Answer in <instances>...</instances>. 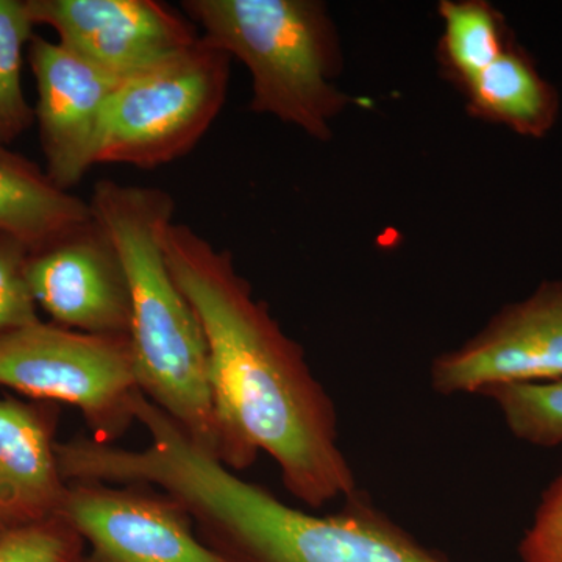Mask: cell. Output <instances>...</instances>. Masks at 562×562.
I'll return each mask as SVG.
<instances>
[{
	"label": "cell",
	"mask_w": 562,
	"mask_h": 562,
	"mask_svg": "<svg viewBox=\"0 0 562 562\" xmlns=\"http://www.w3.org/2000/svg\"><path fill=\"white\" fill-rule=\"evenodd\" d=\"M165 254L209 344L222 464L244 471L265 452L279 465L284 490L313 509L355 494L335 403L314 379L301 344L255 297L231 251L172 222Z\"/></svg>",
	"instance_id": "obj_1"
},
{
	"label": "cell",
	"mask_w": 562,
	"mask_h": 562,
	"mask_svg": "<svg viewBox=\"0 0 562 562\" xmlns=\"http://www.w3.org/2000/svg\"><path fill=\"white\" fill-rule=\"evenodd\" d=\"M146 449H114L106 469L117 484L157 486L183 506L210 549L231 562H452L376 508L366 492L338 513L288 506L199 449L160 408L140 413Z\"/></svg>",
	"instance_id": "obj_2"
},
{
	"label": "cell",
	"mask_w": 562,
	"mask_h": 562,
	"mask_svg": "<svg viewBox=\"0 0 562 562\" xmlns=\"http://www.w3.org/2000/svg\"><path fill=\"white\" fill-rule=\"evenodd\" d=\"M92 222L116 251L131 299V338L139 391L222 462L224 441L205 333L166 261L165 235L176 201L158 188L99 180Z\"/></svg>",
	"instance_id": "obj_3"
},
{
	"label": "cell",
	"mask_w": 562,
	"mask_h": 562,
	"mask_svg": "<svg viewBox=\"0 0 562 562\" xmlns=\"http://www.w3.org/2000/svg\"><path fill=\"white\" fill-rule=\"evenodd\" d=\"M202 38L249 69L254 113L269 114L317 140L351 103L336 87L338 31L317 0H184Z\"/></svg>",
	"instance_id": "obj_4"
},
{
	"label": "cell",
	"mask_w": 562,
	"mask_h": 562,
	"mask_svg": "<svg viewBox=\"0 0 562 562\" xmlns=\"http://www.w3.org/2000/svg\"><path fill=\"white\" fill-rule=\"evenodd\" d=\"M232 57L209 41L121 80L103 111L95 165L151 171L190 154L227 102Z\"/></svg>",
	"instance_id": "obj_5"
},
{
	"label": "cell",
	"mask_w": 562,
	"mask_h": 562,
	"mask_svg": "<svg viewBox=\"0 0 562 562\" xmlns=\"http://www.w3.org/2000/svg\"><path fill=\"white\" fill-rule=\"evenodd\" d=\"M0 384L79 409L95 441L127 432L138 394L128 335H98L36 324L0 335Z\"/></svg>",
	"instance_id": "obj_6"
},
{
	"label": "cell",
	"mask_w": 562,
	"mask_h": 562,
	"mask_svg": "<svg viewBox=\"0 0 562 562\" xmlns=\"http://www.w3.org/2000/svg\"><path fill=\"white\" fill-rule=\"evenodd\" d=\"M60 516L83 539V562H231L179 502L146 484L69 483Z\"/></svg>",
	"instance_id": "obj_7"
},
{
	"label": "cell",
	"mask_w": 562,
	"mask_h": 562,
	"mask_svg": "<svg viewBox=\"0 0 562 562\" xmlns=\"http://www.w3.org/2000/svg\"><path fill=\"white\" fill-rule=\"evenodd\" d=\"M562 380V280L543 281L524 301L503 306L457 349L431 362L430 383L443 397L492 386Z\"/></svg>",
	"instance_id": "obj_8"
},
{
	"label": "cell",
	"mask_w": 562,
	"mask_h": 562,
	"mask_svg": "<svg viewBox=\"0 0 562 562\" xmlns=\"http://www.w3.org/2000/svg\"><path fill=\"white\" fill-rule=\"evenodd\" d=\"M27 7L65 49L117 80L172 60L201 40L187 14L158 0H29Z\"/></svg>",
	"instance_id": "obj_9"
},
{
	"label": "cell",
	"mask_w": 562,
	"mask_h": 562,
	"mask_svg": "<svg viewBox=\"0 0 562 562\" xmlns=\"http://www.w3.org/2000/svg\"><path fill=\"white\" fill-rule=\"evenodd\" d=\"M29 58L38 90L35 116L47 176L68 191L95 165L103 111L121 80L40 36H33Z\"/></svg>",
	"instance_id": "obj_10"
},
{
	"label": "cell",
	"mask_w": 562,
	"mask_h": 562,
	"mask_svg": "<svg viewBox=\"0 0 562 562\" xmlns=\"http://www.w3.org/2000/svg\"><path fill=\"white\" fill-rule=\"evenodd\" d=\"M25 276L36 305L55 324L98 335H128L127 280L94 222L27 260Z\"/></svg>",
	"instance_id": "obj_11"
},
{
	"label": "cell",
	"mask_w": 562,
	"mask_h": 562,
	"mask_svg": "<svg viewBox=\"0 0 562 562\" xmlns=\"http://www.w3.org/2000/svg\"><path fill=\"white\" fill-rule=\"evenodd\" d=\"M49 409L0 401V538L60 516L69 483L55 442Z\"/></svg>",
	"instance_id": "obj_12"
},
{
	"label": "cell",
	"mask_w": 562,
	"mask_h": 562,
	"mask_svg": "<svg viewBox=\"0 0 562 562\" xmlns=\"http://www.w3.org/2000/svg\"><path fill=\"white\" fill-rule=\"evenodd\" d=\"M91 224L90 202L61 190L0 144V232L21 246L43 249Z\"/></svg>",
	"instance_id": "obj_13"
},
{
	"label": "cell",
	"mask_w": 562,
	"mask_h": 562,
	"mask_svg": "<svg viewBox=\"0 0 562 562\" xmlns=\"http://www.w3.org/2000/svg\"><path fill=\"white\" fill-rule=\"evenodd\" d=\"M461 91L473 117L505 125L519 135L541 138L557 121V91L514 44L462 85Z\"/></svg>",
	"instance_id": "obj_14"
},
{
	"label": "cell",
	"mask_w": 562,
	"mask_h": 562,
	"mask_svg": "<svg viewBox=\"0 0 562 562\" xmlns=\"http://www.w3.org/2000/svg\"><path fill=\"white\" fill-rule=\"evenodd\" d=\"M438 13L442 21L439 61L460 88L513 44L502 14L483 0H442Z\"/></svg>",
	"instance_id": "obj_15"
},
{
	"label": "cell",
	"mask_w": 562,
	"mask_h": 562,
	"mask_svg": "<svg viewBox=\"0 0 562 562\" xmlns=\"http://www.w3.org/2000/svg\"><path fill=\"white\" fill-rule=\"evenodd\" d=\"M482 395L495 403L514 438L539 449L562 446V380L501 384Z\"/></svg>",
	"instance_id": "obj_16"
},
{
	"label": "cell",
	"mask_w": 562,
	"mask_h": 562,
	"mask_svg": "<svg viewBox=\"0 0 562 562\" xmlns=\"http://www.w3.org/2000/svg\"><path fill=\"white\" fill-rule=\"evenodd\" d=\"M33 22L27 2L0 0V144L31 125L35 111L22 90V52L31 43Z\"/></svg>",
	"instance_id": "obj_17"
},
{
	"label": "cell",
	"mask_w": 562,
	"mask_h": 562,
	"mask_svg": "<svg viewBox=\"0 0 562 562\" xmlns=\"http://www.w3.org/2000/svg\"><path fill=\"white\" fill-rule=\"evenodd\" d=\"M87 546L63 516L0 538V562H83Z\"/></svg>",
	"instance_id": "obj_18"
},
{
	"label": "cell",
	"mask_w": 562,
	"mask_h": 562,
	"mask_svg": "<svg viewBox=\"0 0 562 562\" xmlns=\"http://www.w3.org/2000/svg\"><path fill=\"white\" fill-rule=\"evenodd\" d=\"M20 243H0V335L40 322Z\"/></svg>",
	"instance_id": "obj_19"
},
{
	"label": "cell",
	"mask_w": 562,
	"mask_h": 562,
	"mask_svg": "<svg viewBox=\"0 0 562 562\" xmlns=\"http://www.w3.org/2000/svg\"><path fill=\"white\" fill-rule=\"evenodd\" d=\"M517 554L520 562H562V465L543 490Z\"/></svg>",
	"instance_id": "obj_20"
}]
</instances>
